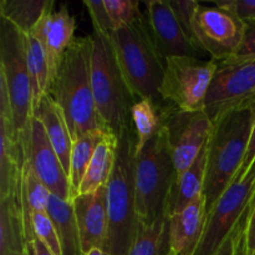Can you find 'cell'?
<instances>
[{"instance_id": "6da1fadb", "label": "cell", "mask_w": 255, "mask_h": 255, "mask_svg": "<svg viewBox=\"0 0 255 255\" xmlns=\"http://www.w3.org/2000/svg\"><path fill=\"white\" fill-rule=\"evenodd\" d=\"M91 57V35L75 37L65 51L59 71L47 94L61 109L72 141L94 129H106L95 105Z\"/></svg>"}, {"instance_id": "7a4b0ae2", "label": "cell", "mask_w": 255, "mask_h": 255, "mask_svg": "<svg viewBox=\"0 0 255 255\" xmlns=\"http://www.w3.org/2000/svg\"><path fill=\"white\" fill-rule=\"evenodd\" d=\"M136 132L133 124L119 137L116 162L107 183L109 234L105 252L127 255L141 229L136 211Z\"/></svg>"}, {"instance_id": "3957f363", "label": "cell", "mask_w": 255, "mask_h": 255, "mask_svg": "<svg viewBox=\"0 0 255 255\" xmlns=\"http://www.w3.org/2000/svg\"><path fill=\"white\" fill-rule=\"evenodd\" d=\"M254 119L255 102L232 110L213 122L203 193L207 212L236 179L246 157Z\"/></svg>"}, {"instance_id": "277c9868", "label": "cell", "mask_w": 255, "mask_h": 255, "mask_svg": "<svg viewBox=\"0 0 255 255\" xmlns=\"http://www.w3.org/2000/svg\"><path fill=\"white\" fill-rule=\"evenodd\" d=\"M117 62L136 101L149 100L163 106L159 86L166 70V60L156 46L146 15L110 34Z\"/></svg>"}, {"instance_id": "5b68a950", "label": "cell", "mask_w": 255, "mask_h": 255, "mask_svg": "<svg viewBox=\"0 0 255 255\" xmlns=\"http://www.w3.org/2000/svg\"><path fill=\"white\" fill-rule=\"evenodd\" d=\"M91 81L96 111L107 131L119 138L132 124L131 109L136 102L117 62L110 34L94 30Z\"/></svg>"}, {"instance_id": "8992f818", "label": "cell", "mask_w": 255, "mask_h": 255, "mask_svg": "<svg viewBox=\"0 0 255 255\" xmlns=\"http://www.w3.org/2000/svg\"><path fill=\"white\" fill-rule=\"evenodd\" d=\"M171 147L163 128L136 154V211L141 227L164 216L167 197L176 178Z\"/></svg>"}, {"instance_id": "52a82bcc", "label": "cell", "mask_w": 255, "mask_h": 255, "mask_svg": "<svg viewBox=\"0 0 255 255\" xmlns=\"http://www.w3.org/2000/svg\"><path fill=\"white\" fill-rule=\"evenodd\" d=\"M0 82L9 95L15 131L24 138L34 117L26 35L4 19L0 20Z\"/></svg>"}, {"instance_id": "ba28073f", "label": "cell", "mask_w": 255, "mask_h": 255, "mask_svg": "<svg viewBox=\"0 0 255 255\" xmlns=\"http://www.w3.org/2000/svg\"><path fill=\"white\" fill-rule=\"evenodd\" d=\"M218 62L196 57H168L159 86V97L179 111H203Z\"/></svg>"}, {"instance_id": "9c48e42d", "label": "cell", "mask_w": 255, "mask_h": 255, "mask_svg": "<svg viewBox=\"0 0 255 255\" xmlns=\"http://www.w3.org/2000/svg\"><path fill=\"white\" fill-rule=\"evenodd\" d=\"M255 199V173H248L219 197L208 212L199 246L194 255H217L251 212Z\"/></svg>"}, {"instance_id": "30bf717a", "label": "cell", "mask_w": 255, "mask_h": 255, "mask_svg": "<svg viewBox=\"0 0 255 255\" xmlns=\"http://www.w3.org/2000/svg\"><path fill=\"white\" fill-rule=\"evenodd\" d=\"M159 112L176 174H181L194 163L208 143L213 122L204 111L183 112L169 104L159 107Z\"/></svg>"}, {"instance_id": "8fae6325", "label": "cell", "mask_w": 255, "mask_h": 255, "mask_svg": "<svg viewBox=\"0 0 255 255\" xmlns=\"http://www.w3.org/2000/svg\"><path fill=\"white\" fill-rule=\"evenodd\" d=\"M255 102V60L218 62L203 111L212 122L238 107Z\"/></svg>"}, {"instance_id": "7c38bea8", "label": "cell", "mask_w": 255, "mask_h": 255, "mask_svg": "<svg viewBox=\"0 0 255 255\" xmlns=\"http://www.w3.org/2000/svg\"><path fill=\"white\" fill-rule=\"evenodd\" d=\"M192 26L197 45L212 60L222 62L236 54L247 24L226 10L199 4Z\"/></svg>"}, {"instance_id": "4fadbf2b", "label": "cell", "mask_w": 255, "mask_h": 255, "mask_svg": "<svg viewBox=\"0 0 255 255\" xmlns=\"http://www.w3.org/2000/svg\"><path fill=\"white\" fill-rule=\"evenodd\" d=\"M149 31L153 37L159 54L164 60L168 57L208 56L191 37L187 35L177 20L169 1L151 0L144 2Z\"/></svg>"}, {"instance_id": "5bb4252c", "label": "cell", "mask_w": 255, "mask_h": 255, "mask_svg": "<svg viewBox=\"0 0 255 255\" xmlns=\"http://www.w3.org/2000/svg\"><path fill=\"white\" fill-rule=\"evenodd\" d=\"M24 146L26 148V158L29 159L32 169L51 194L64 201H72L69 176L37 117H32L27 141Z\"/></svg>"}, {"instance_id": "9a60e30c", "label": "cell", "mask_w": 255, "mask_h": 255, "mask_svg": "<svg viewBox=\"0 0 255 255\" xmlns=\"http://www.w3.org/2000/svg\"><path fill=\"white\" fill-rule=\"evenodd\" d=\"M75 30L76 20L70 14L66 4H64L56 11L54 7L50 9L30 32L39 40L44 49L49 65L50 86L56 77L65 51L74 41Z\"/></svg>"}, {"instance_id": "2e32d148", "label": "cell", "mask_w": 255, "mask_h": 255, "mask_svg": "<svg viewBox=\"0 0 255 255\" xmlns=\"http://www.w3.org/2000/svg\"><path fill=\"white\" fill-rule=\"evenodd\" d=\"M84 254L94 249L105 251L109 234L107 186L91 194H77L72 198Z\"/></svg>"}, {"instance_id": "e0dca14e", "label": "cell", "mask_w": 255, "mask_h": 255, "mask_svg": "<svg viewBox=\"0 0 255 255\" xmlns=\"http://www.w3.org/2000/svg\"><path fill=\"white\" fill-rule=\"evenodd\" d=\"M0 199L20 198L26 148L11 117L0 116Z\"/></svg>"}, {"instance_id": "ac0fdd59", "label": "cell", "mask_w": 255, "mask_h": 255, "mask_svg": "<svg viewBox=\"0 0 255 255\" xmlns=\"http://www.w3.org/2000/svg\"><path fill=\"white\" fill-rule=\"evenodd\" d=\"M207 201L201 196L179 213L168 217L169 241L176 255H194L207 222Z\"/></svg>"}, {"instance_id": "d6986e66", "label": "cell", "mask_w": 255, "mask_h": 255, "mask_svg": "<svg viewBox=\"0 0 255 255\" xmlns=\"http://www.w3.org/2000/svg\"><path fill=\"white\" fill-rule=\"evenodd\" d=\"M208 158V143L204 146L194 163L181 174H177L167 197L164 216L168 217L179 213L186 207L203 196Z\"/></svg>"}, {"instance_id": "ffe728a7", "label": "cell", "mask_w": 255, "mask_h": 255, "mask_svg": "<svg viewBox=\"0 0 255 255\" xmlns=\"http://www.w3.org/2000/svg\"><path fill=\"white\" fill-rule=\"evenodd\" d=\"M34 117L41 121L50 143L54 147L55 152L59 156L65 172L69 176L70 162H71V151L74 141L70 134L66 120L61 109L57 106L50 95H45L40 102L39 107L35 111Z\"/></svg>"}, {"instance_id": "44dd1931", "label": "cell", "mask_w": 255, "mask_h": 255, "mask_svg": "<svg viewBox=\"0 0 255 255\" xmlns=\"http://www.w3.org/2000/svg\"><path fill=\"white\" fill-rule=\"evenodd\" d=\"M26 227L21 199H0V255L27 253Z\"/></svg>"}, {"instance_id": "7402d4cb", "label": "cell", "mask_w": 255, "mask_h": 255, "mask_svg": "<svg viewBox=\"0 0 255 255\" xmlns=\"http://www.w3.org/2000/svg\"><path fill=\"white\" fill-rule=\"evenodd\" d=\"M119 138L112 132L106 133L97 144L91 162L80 186L79 194H91L101 187L107 186L116 162V151Z\"/></svg>"}, {"instance_id": "603a6c76", "label": "cell", "mask_w": 255, "mask_h": 255, "mask_svg": "<svg viewBox=\"0 0 255 255\" xmlns=\"http://www.w3.org/2000/svg\"><path fill=\"white\" fill-rule=\"evenodd\" d=\"M46 212L59 236L62 255H84L72 201H64L51 194Z\"/></svg>"}, {"instance_id": "cb8c5ba5", "label": "cell", "mask_w": 255, "mask_h": 255, "mask_svg": "<svg viewBox=\"0 0 255 255\" xmlns=\"http://www.w3.org/2000/svg\"><path fill=\"white\" fill-rule=\"evenodd\" d=\"M54 5L51 0H1L0 17L27 35Z\"/></svg>"}, {"instance_id": "d4e9b609", "label": "cell", "mask_w": 255, "mask_h": 255, "mask_svg": "<svg viewBox=\"0 0 255 255\" xmlns=\"http://www.w3.org/2000/svg\"><path fill=\"white\" fill-rule=\"evenodd\" d=\"M110 131L106 129H94L89 133L84 134L76 141H74L71 151V162H70V188H71L72 198L79 194L80 186L84 179L85 173H86L89 164L91 162L92 156L95 153L97 144L104 139L106 133Z\"/></svg>"}, {"instance_id": "484cf974", "label": "cell", "mask_w": 255, "mask_h": 255, "mask_svg": "<svg viewBox=\"0 0 255 255\" xmlns=\"http://www.w3.org/2000/svg\"><path fill=\"white\" fill-rule=\"evenodd\" d=\"M26 56L35 115L42 97L49 92L50 72L44 49L39 40L31 34L26 35Z\"/></svg>"}, {"instance_id": "4316f807", "label": "cell", "mask_w": 255, "mask_h": 255, "mask_svg": "<svg viewBox=\"0 0 255 255\" xmlns=\"http://www.w3.org/2000/svg\"><path fill=\"white\" fill-rule=\"evenodd\" d=\"M172 253L168 219L162 216L149 226L141 227L127 255H172Z\"/></svg>"}, {"instance_id": "83f0119b", "label": "cell", "mask_w": 255, "mask_h": 255, "mask_svg": "<svg viewBox=\"0 0 255 255\" xmlns=\"http://www.w3.org/2000/svg\"><path fill=\"white\" fill-rule=\"evenodd\" d=\"M131 119L136 132V154L139 153L162 128L159 106L149 100H138L131 109Z\"/></svg>"}, {"instance_id": "f1b7e54d", "label": "cell", "mask_w": 255, "mask_h": 255, "mask_svg": "<svg viewBox=\"0 0 255 255\" xmlns=\"http://www.w3.org/2000/svg\"><path fill=\"white\" fill-rule=\"evenodd\" d=\"M104 6L114 31L143 15L136 0H104Z\"/></svg>"}, {"instance_id": "f546056e", "label": "cell", "mask_w": 255, "mask_h": 255, "mask_svg": "<svg viewBox=\"0 0 255 255\" xmlns=\"http://www.w3.org/2000/svg\"><path fill=\"white\" fill-rule=\"evenodd\" d=\"M31 224L35 237L49 247L55 255H62L59 236L47 212H34L31 214Z\"/></svg>"}, {"instance_id": "4dcf8cb0", "label": "cell", "mask_w": 255, "mask_h": 255, "mask_svg": "<svg viewBox=\"0 0 255 255\" xmlns=\"http://www.w3.org/2000/svg\"><path fill=\"white\" fill-rule=\"evenodd\" d=\"M217 7L231 12L243 22L255 21V0H219Z\"/></svg>"}, {"instance_id": "1f68e13d", "label": "cell", "mask_w": 255, "mask_h": 255, "mask_svg": "<svg viewBox=\"0 0 255 255\" xmlns=\"http://www.w3.org/2000/svg\"><path fill=\"white\" fill-rule=\"evenodd\" d=\"M169 4H171L174 15H176L179 24L182 25L183 30L194 41L193 26H192V25H193V17L194 14H196V10L197 7H198L199 2L193 1V0H188V1H173V0H169Z\"/></svg>"}, {"instance_id": "d6a6232c", "label": "cell", "mask_w": 255, "mask_h": 255, "mask_svg": "<svg viewBox=\"0 0 255 255\" xmlns=\"http://www.w3.org/2000/svg\"><path fill=\"white\" fill-rule=\"evenodd\" d=\"M249 60H255V21L247 24L243 40L236 54L222 62H239L249 61Z\"/></svg>"}, {"instance_id": "836d02e7", "label": "cell", "mask_w": 255, "mask_h": 255, "mask_svg": "<svg viewBox=\"0 0 255 255\" xmlns=\"http://www.w3.org/2000/svg\"><path fill=\"white\" fill-rule=\"evenodd\" d=\"M84 5L86 6L87 12L91 17L94 30H99V31L106 32V34H111L114 31L106 10H105L104 0H100V1L86 0V1H84Z\"/></svg>"}, {"instance_id": "e575fe53", "label": "cell", "mask_w": 255, "mask_h": 255, "mask_svg": "<svg viewBox=\"0 0 255 255\" xmlns=\"http://www.w3.org/2000/svg\"><path fill=\"white\" fill-rule=\"evenodd\" d=\"M254 161H255V119H254L251 139H249V144H248V148H247V153H246V157H244L243 164H242L241 169H239L238 174H237V177L234 181H241V179H243L244 177L248 174V172L251 171Z\"/></svg>"}, {"instance_id": "d590c367", "label": "cell", "mask_w": 255, "mask_h": 255, "mask_svg": "<svg viewBox=\"0 0 255 255\" xmlns=\"http://www.w3.org/2000/svg\"><path fill=\"white\" fill-rule=\"evenodd\" d=\"M246 247L247 251H255V199L252 204L251 213H249L248 223L246 228Z\"/></svg>"}, {"instance_id": "8d00e7d4", "label": "cell", "mask_w": 255, "mask_h": 255, "mask_svg": "<svg viewBox=\"0 0 255 255\" xmlns=\"http://www.w3.org/2000/svg\"><path fill=\"white\" fill-rule=\"evenodd\" d=\"M249 213H251V212H249ZM249 213H248V216L246 217V219H244V221L242 222L241 226L238 227V229H237V231L234 232L233 236H232L231 238H229L228 241H227L226 243H224V246L222 247L221 251H219V253L217 254V255H233V254H234V251H236V246H237V241H238V234H239V231H241L242 227L244 226V223H246V222L248 221V218H249Z\"/></svg>"}, {"instance_id": "74e56055", "label": "cell", "mask_w": 255, "mask_h": 255, "mask_svg": "<svg viewBox=\"0 0 255 255\" xmlns=\"http://www.w3.org/2000/svg\"><path fill=\"white\" fill-rule=\"evenodd\" d=\"M27 254L29 255H55L49 249V247L45 246L39 238H35L32 241L27 242Z\"/></svg>"}, {"instance_id": "f35d334b", "label": "cell", "mask_w": 255, "mask_h": 255, "mask_svg": "<svg viewBox=\"0 0 255 255\" xmlns=\"http://www.w3.org/2000/svg\"><path fill=\"white\" fill-rule=\"evenodd\" d=\"M247 223L248 221L244 223V226L242 227L241 231H239L238 234V241H237V246H236V251H234V255H244L246 254V228H247Z\"/></svg>"}, {"instance_id": "ab89813d", "label": "cell", "mask_w": 255, "mask_h": 255, "mask_svg": "<svg viewBox=\"0 0 255 255\" xmlns=\"http://www.w3.org/2000/svg\"><path fill=\"white\" fill-rule=\"evenodd\" d=\"M86 255H111V254L106 253V252L101 251V249H94V251H91L89 254H86Z\"/></svg>"}, {"instance_id": "60d3db41", "label": "cell", "mask_w": 255, "mask_h": 255, "mask_svg": "<svg viewBox=\"0 0 255 255\" xmlns=\"http://www.w3.org/2000/svg\"><path fill=\"white\" fill-rule=\"evenodd\" d=\"M248 173H255V161H254V163H253V166H252V168H251V171L248 172Z\"/></svg>"}, {"instance_id": "b9f144b4", "label": "cell", "mask_w": 255, "mask_h": 255, "mask_svg": "<svg viewBox=\"0 0 255 255\" xmlns=\"http://www.w3.org/2000/svg\"><path fill=\"white\" fill-rule=\"evenodd\" d=\"M244 255H255V251L248 252V251H247V249H246V254H244Z\"/></svg>"}, {"instance_id": "7bdbcfd3", "label": "cell", "mask_w": 255, "mask_h": 255, "mask_svg": "<svg viewBox=\"0 0 255 255\" xmlns=\"http://www.w3.org/2000/svg\"><path fill=\"white\" fill-rule=\"evenodd\" d=\"M172 251H173V249H172ZM172 255H176V253H174V252H173V253H172Z\"/></svg>"}, {"instance_id": "ee69618b", "label": "cell", "mask_w": 255, "mask_h": 255, "mask_svg": "<svg viewBox=\"0 0 255 255\" xmlns=\"http://www.w3.org/2000/svg\"><path fill=\"white\" fill-rule=\"evenodd\" d=\"M22 255H29V254H27V253H26V254H22Z\"/></svg>"}, {"instance_id": "f6af8a7d", "label": "cell", "mask_w": 255, "mask_h": 255, "mask_svg": "<svg viewBox=\"0 0 255 255\" xmlns=\"http://www.w3.org/2000/svg\"><path fill=\"white\" fill-rule=\"evenodd\" d=\"M233 255H234V254H233Z\"/></svg>"}]
</instances>
